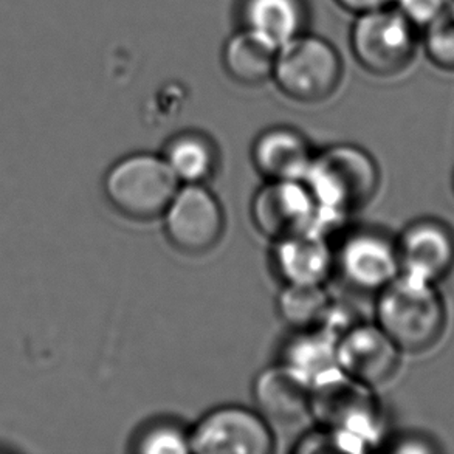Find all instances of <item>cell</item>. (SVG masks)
Instances as JSON below:
<instances>
[{
    "instance_id": "1",
    "label": "cell",
    "mask_w": 454,
    "mask_h": 454,
    "mask_svg": "<svg viewBox=\"0 0 454 454\" xmlns=\"http://www.w3.org/2000/svg\"><path fill=\"white\" fill-rule=\"evenodd\" d=\"M377 295L375 325L402 354H424L441 341L447 307L437 284L400 271Z\"/></svg>"
},
{
    "instance_id": "2",
    "label": "cell",
    "mask_w": 454,
    "mask_h": 454,
    "mask_svg": "<svg viewBox=\"0 0 454 454\" xmlns=\"http://www.w3.org/2000/svg\"><path fill=\"white\" fill-rule=\"evenodd\" d=\"M304 184L318 205L319 221L337 219L372 202L380 186V169L360 146L335 145L313 155Z\"/></svg>"
},
{
    "instance_id": "3",
    "label": "cell",
    "mask_w": 454,
    "mask_h": 454,
    "mask_svg": "<svg viewBox=\"0 0 454 454\" xmlns=\"http://www.w3.org/2000/svg\"><path fill=\"white\" fill-rule=\"evenodd\" d=\"M180 182L161 155L129 153L106 172L103 190L107 202L130 221L148 222L163 215Z\"/></svg>"
},
{
    "instance_id": "4",
    "label": "cell",
    "mask_w": 454,
    "mask_h": 454,
    "mask_svg": "<svg viewBox=\"0 0 454 454\" xmlns=\"http://www.w3.org/2000/svg\"><path fill=\"white\" fill-rule=\"evenodd\" d=\"M343 64L325 39L300 35L278 51L273 78L279 90L296 103L318 105L337 92Z\"/></svg>"
},
{
    "instance_id": "5",
    "label": "cell",
    "mask_w": 454,
    "mask_h": 454,
    "mask_svg": "<svg viewBox=\"0 0 454 454\" xmlns=\"http://www.w3.org/2000/svg\"><path fill=\"white\" fill-rule=\"evenodd\" d=\"M310 416L318 420L319 427L341 431L366 450L377 441L380 430V408L372 387L352 380L338 368L313 381Z\"/></svg>"
},
{
    "instance_id": "6",
    "label": "cell",
    "mask_w": 454,
    "mask_h": 454,
    "mask_svg": "<svg viewBox=\"0 0 454 454\" xmlns=\"http://www.w3.org/2000/svg\"><path fill=\"white\" fill-rule=\"evenodd\" d=\"M350 47L366 72L393 78L414 62L416 27L393 5L362 12L350 31Z\"/></svg>"
},
{
    "instance_id": "7",
    "label": "cell",
    "mask_w": 454,
    "mask_h": 454,
    "mask_svg": "<svg viewBox=\"0 0 454 454\" xmlns=\"http://www.w3.org/2000/svg\"><path fill=\"white\" fill-rule=\"evenodd\" d=\"M163 225L177 252L202 256L221 242L225 215L219 199L205 184H184L166 207Z\"/></svg>"
},
{
    "instance_id": "8",
    "label": "cell",
    "mask_w": 454,
    "mask_h": 454,
    "mask_svg": "<svg viewBox=\"0 0 454 454\" xmlns=\"http://www.w3.org/2000/svg\"><path fill=\"white\" fill-rule=\"evenodd\" d=\"M191 453L270 454L275 436L259 411L225 405L207 412L190 430Z\"/></svg>"
},
{
    "instance_id": "9",
    "label": "cell",
    "mask_w": 454,
    "mask_h": 454,
    "mask_svg": "<svg viewBox=\"0 0 454 454\" xmlns=\"http://www.w3.org/2000/svg\"><path fill=\"white\" fill-rule=\"evenodd\" d=\"M252 222L275 242L317 230L318 205L304 180H267L253 197Z\"/></svg>"
},
{
    "instance_id": "10",
    "label": "cell",
    "mask_w": 454,
    "mask_h": 454,
    "mask_svg": "<svg viewBox=\"0 0 454 454\" xmlns=\"http://www.w3.org/2000/svg\"><path fill=\"white\" fill-rule=\"evenodd\" d=\"M333 254L344 281L366 294H379L400 273L395 240L375 230L352 231Z\"/></svg>"
},
{
    "instance_id": "11",
    "label": "cell",
    "mask_w": 454,
    "mask_h": 454,
    "mask_svg": "<svg viewBox=\"0 0 454 454\" xmlns=\"http://www.w3.org/2000/svg\"><path fill=\"white\" fill-rule=\"evenodd\" d=\"M399 348L377 325L356 323L337 340V366L364 387H380L400 364Z\"/></svg>"
},
{
    "instance_id": "12",
    "label": "cell",
    "mask_w": 454,
    "mask_h": 454,
    "mask_svg": "<svg viewBox=\"0 0 454 454\" xmlns=\"http://www.w3.org/2000/svg\"><path fill=\"white\" fill-rule=\"evenodd\" d=\"M400 271L437 284L454 269V231L441 219L411 222L395 240Z\"/></svg>"
},
{
    "instance_id": "13",
    "label": "cell",
    "mask_w": 454,
    "mask_h": 454,
    "mask_svg": "<svg viewBox=\"0 0 454 454\" xmlns=\"http://www.w3.org/2000/svg\"><path fill=\"white\" fill-rule=\"evenodd\" d=\"M271 262L284 286H325L335 271L333 248L317 230L275 240Z\"/></svg>"
},
{
    "instance_id": "14",
    "label": "cell",
    "mask_w": 454,
    "mask_h": 454,
    "mask_svg": "<svg viewBox=\"0 0 454 454\" xmlns=\"http://www.w3.org/2000/svg\"><path fill=\"white\" fill-rule=\"evenodd\" d=\"M312 160L306 137L287 126L264 130L253 143V165L265 180H304Z\"/></svg>"
},
{
    "instance_id": "15",
    "label": "cell",
    "mask_w": 454,
    "mask_h": 454,
    "mask_svg": "<svg viewBox=\"0 0 454 454\" xmlns=\"http://www.w3.org/2000/svg\"><path fill=\"white\" fill-rule=\"evenodd\" d=\"M253 397L269 422L294 424L310 416V385L283 363L256 377Z\"/></svg>"
},
{
    "instance_id": "16",
    "label": "cell",
    "mask_w": 454,
    "mask_h": 454,
    "mask_svg": "<svg viewBox=\"0 0 454 454\" xmlns=\"http://www.w3.org/2000/svg\"><path fill=\"white\" fill-rule=\"evenodd\" d=\"M278 51L275 43L246 28L228 39L222 59L231 80L242 86H261L273 78Z\"/></svg>"
},
{
    "instance_id": "17",
    "label": "cell",
    "mask_w": 454,
    "mask_h": 454,
    "mask_svg": "<svg viewBox=\"0 0 454 454\" xmlns=\"http://www.w3.org/2000/svg\"><path fill=\"white\" fill-rule=\"evenodd\" d=\"M161 157L184 184H205L215 177L219 168V151L215 142L196 130L172 137Z\"/></svg>"
},
{
    "instance_id": "18",
    "label": "cell",
    "mask_w": 454,
    "mask_h": 454,
    "mask_svg": "<svg viewBox=\"0 0 454 454\" xmlns=\"http://www.w3.org/2000/svg\"><path fill=\"white\" fill-rule=\"evenodd\" d=\"M246 28L258 33L278 49L302 35L306 8L302 0H246Z\"/></svg>"
},
{
    "instance_id": "19",
    "label": "cell",
    "mask_w": 454,
    "mask_h": 454,
    "mask_svg": "<svg viewBox=\"0 0 454 454\" xmlns=\"http://www.w3.org/2000/svg\"><path fill=\"white\" fill-rule=\"evenodd\" d=\"M337 340L325 327L298 331L286 344L281 363L312 387L321 375L338 368Z\"/></svg>"
},
{
    "instance_id": "20",
    "label": "cell",
    "mask_w": 454,
    "mask_h": 454,
    "mask_svg": "<svg viewBox=\"0 0 454 454\" xmlns=\"http://www.w3.org/2000/svg\"><path fill=\"white\" fill-rule=\"evenodd\" d=\"M331 298L325 286H284L278 296L279 318L294 331L319 327L331 307Z\"/></svg>"
},
{
    "instance_id": "21",
    "label": "cell",
    "mask_w": 454,
    "mask_h": 454,
    "mask_svg": "<svg viewBox=\"0 0 454 454\" xmlns=\"http://www.w3.org/2000/svg\"><path fill=\"white\" fill-rule=\"evenodd\" d=\"M132 451L143 454L191 453L190 430L176 420H153L137 433Z\"/></svg>"
},
{
    "instance_id": "22",
    "label": "cell",
    "mask_w": 454,
    "mask_h": 454,
    "mask_svg": "<svg viewBox=\"0 0 454 454\" xmlns=\"http://www.w3.org/2000/svg\"><path fill=\"white\" fill-rule=\"evenodd\" d=\"M424 30L427 58L439 70L454 74V12L450 5Z\"/></svg>"
},
{
    "instance_id": "23",
    "label": "cell",
    "mask_w": 454,
    "mask_h": 454,
    "mask_svg": "<svg viewBox=\"0 0 454 454\" xmlns=\"http://www.w3.org/2000/svg\"><path fill=\"white\" fill-rule=\"evenodd\" d=\"M394 5L416 28H425L449 8L450 0H395Z\"/></svg>"
},
{
    "instance_id": "24",
    "label": "cell",
    "mask_w": 454,
    "mask_h": 454,
    "mask_svg": "<svg viewBox=\"0 0 454 454\" xmlns=\"http://www.w3.org/2000/svg\"><path fill=\"white\" fill-rule=\"evenodd\" d=\"M394 453H431L436 451V445L430 442V439L419 434H408L395 439L389 447Z\"/></svg>"
},
{
    "instance_id": "25",
    "label": "cell",
    "mask_w": 454,
    "mask_h": 454,
    "mask_svg": "<svg viewBox=\"0 0 454 454\" xmlns=\"http://www.w3.org/2000/svg\"><path fill=\"white\" fill-rule=\"evenodd\" d=\"M395 0H337L338 5L356 14L379 10L383 6L394 5Z\"/></svg>"
},
{
    "instance_id": "26",
    "label": "cell",
    "mask_w": 454,
    "mask_h": 454,
    "mask_svg": "<svg viewBox=\"0 0 454 454\" xmlns=\"http://www.w3.org/2000/svg\"><path fill=\"white\" fill-rule=\"evenodd\" d=\"M453 190H454V172H453Z\"/></svg>"
}]
</instances>
